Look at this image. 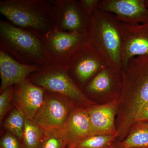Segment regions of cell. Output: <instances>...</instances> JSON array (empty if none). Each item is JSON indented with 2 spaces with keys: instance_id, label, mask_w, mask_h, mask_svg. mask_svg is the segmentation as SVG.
Here are the masks:
<instances>
[{
  "instance_id": "13",
  "label": "cell",
  "mask_w": 148,
  "mask_h": 148,
  "mask_svg": "<svg viewBox=\"0 0 148 148\" xmlns=\"http://www.w3.org/2000/svg\"><path fill=\"white\" fill-rule=\"evenodd\" d=\"M40 66L21 63L0 50L1 93L8 88L24 82Z\"/></svg>"
},
{
  "instance_id": "5",
  "label": "cell",
  "mask_w": 148,
  "mask_h": 148,
  "mask_svg": "<svg viewBox=\"0 0 148 148\" xmlns=\"http://www.w3.org/2000/svg\"><path fill=\"white\" fill-rule=\"evenodd\" d=\"M28 79L47 91L56 93L73 102L88 105L85 94L72 79L65 67L55 64L40 66Z\"/></svg>"
},
{
  "instance_id": "12",
  "label": "cell",
  "mask_w": 148,
  "mask_h": 148,
  "mask_svg": "<svg viewBox=\"0 0 148 148\" xmlns=\"http://www.w3.org/2000/svg\"><path fill=\"white\" fill-rule=\"evenodd\" d=\"M46 90L27 79L14 86L13 100L25 118L34 120L44 101Z\"/></svg>"
},
{
  "instance_id": "7",
  "label": "cell",
  "mask_w": 148,
  "mask_h": 148,
  "mask_svg": "<svg viewBox=\"0 0 148 148\" xmlns=\"http://www.w3.org/2000/svg\"><path fill=\"white\" fill-rule=\"evenodd\" d=\"M73 104L66 97L46 90L44 101L33 121L43 133L57 132L73 109Z\"/></svg>"
},
{
  "instance_id": "1",
  "label": "cell",
  "mask_w": 148,
  "mask_h": 148,
  "mask_svg": "<svg viewBox=\"0 0 148 148\" xmlns=\"http://www.w3.org/2000/svg\"><path fill=\"white\" fill-rule=\"evenodd\" d=\"M121 74L123 109L117 131L120 136L127 132L138 112L148 104V55L131 58Z\"/></svg>"
},
{
  "instance_id": "28",
  "label": "cell",
  "mask_w": 148,
  "mask_h": 148,
  "mask_svg": "<svg viewBox=\"0 0 148 148\" xmlns=\"http://www.w3.org/2000/svg\"><path fill=\"white\" fill-rule=\"evenodd\" d=\"M67 148H75V147H71V146H69Z\"/></svg>"
},
{
  "instance_id": "6",
  "label": "cell",
  "mask_w": 148,
  "mask_h": 148,
  "mask_svg": "<svg viewBox=\"0 0 148 148\" xmlns=\"http://www.w3.org/2000/svg\"><path fill=\"white\" fill-rule=\"evenodd\" d=\"M107 67L90 41L77 50L65 66L70 76L81 89L97 74Z\"/></svg>"
},
{
  "instance_id": "14",
  "label": "cell",
  "mask_w": 148,
  "mask_h": 148,
  "mask_svg": "<svg viewBox=\"0 0 148 148\" xmlns=\"http://www.w3.org/2000/svg\"><path fill=\"white\" fill-rule=\"evenodd\" d=\"M56 132L64 138L68 146L73 147L90 136L87 108L73 109L65 124Z\"/></svg>"
},
{
  "instance_id": "23",
  "label": "cell",
  "mask_w": 148,
  "mask_h": 148,
  "mask_svg": "<svg viewBox=\"0 0 148 148\" xmlns=\"http://www.w3.org/2000/svg\"><path fill=\"white\" fill-rule=\"evenodd\" d=\"M0 148H24L23 143L16 136L8 132L1 138Z\"/></svg>"
},
{
  "instance_id": "22",
  "label": "cell",
  "mask_w": 148,
  "mask_h": 148,
  "mask_svg": "<svg viewBox=\"0 0 148 148\" xmlns=\"http://www.w3.org/2000/svg\"><path fill=\"white\" fill-rule=\"evenodd\" d=\"M14 86L8 88L0 95V120L1 121L10 109L13 99Z\"/></svg>"
},
{
  "instance_id": "21",
  "label": "cell",
  "mask_w": 148,
  "mask_h": 148,
  "mask_svg": "<svg viewBox=\"0 0 148 148\" xmlns=\"http://www.w3.org/2000/svg\"><path fill=\"white\" fill-rule=\"evenodd\" d=\"M68 147L64 138L56 132L44 133L38 148H67Z\"/></svg>"
},
{
  "instance_id": "24",
  "label": "cell",
  "mask_w": 148,
  "mask_h": 148,
  "mask_svg": "<svg viewBox=\"0 0 148 148\" xmlns=\"http://www.w3.org/2000/svg\"><path fill=\"white\" fill-rule=\"evenodd\" d=\"M77 1L82 11L88 16H90L98 8L99 0H79Z\"/></svg>"
},
{
  "instance_id": "26",
  "label": "cell",
  "mask_w": 148,
  "mask_h": 148,
  "mask_svg": "<svg viewBox=\"0 0 148 148\" xmlns=\"http://www.w3.org/2000/svg\"><path fill=\"white\" fill-rule=\"evenodd\" d=\"M109 148H123L122 147H121V146L120 145L119 143H118L117 144H114V145L112 146V147H110Z\"/></svg>"
},
{
  "instance_id": "10",
  "label": "cell",
  "mask_w": 148,
  "mask_h": 148,
  "mask_svg": "<svg viewBox=\"0 0 148 148\" xmlns=\"http://www.w3.org/2000/svg\"><path fill=\"white\" fill-rule=\"evenodd\" d=\"M121 27L123 69L131 58L148 55V22L134 24L121 22Z\"/></svg>"
},
{
  "instance_id": "16",
  "label": "cell",
  "mask_w": 148,
  "mask_h": 148,
  "mask_svg": "<svg viewBox=\"0 0 148 148\" xmlns=\"http://www.w3.org/2000/svg\"><path fill=\"white\" fill-rule=\"evenodd\" d=\"M122 84L121 73H116L107 67L97 74L83 89L90 95L121 93Z\"/></svg>"
},
{
  "instance_id": "3",
  "label": "cell",
  "mask_w": 148,
  "mask_h": 148,
  "mask_svg": "<svg viewBox=\"0 0 148 148\" xmlns=\"http://www.w3.org/2000/svg\"><path fill=\"white\" fill-rule=\"evenodd\" d=\"M121 22L112 14L96 9L89 18V41L108 68L117 73L122 70Z\"/></svg>"
},
{
  "instance_id": "20",
  "label": "cell",
  "mask_w": 148,
  "mask_h": 148,
  "mask_svg": "<svg viewBox=\"0 0 148 148\" xmlns=\"http://www.w3.org/2000/svg\"><path fill=\"white\" fill-rule=\"evenodd\" d=\"M116 135H91L75 146V148H109L114 145Z\"/></svg>"
},
{
  "instance_id": "25",
  "label": "cell",
  "mask_w": 148,
  "mask_h": 148,
  "mask_svg": "<svg viewBox=\"0 0 148 148\" xmlns=\"http://www.w3.org/2000/svg\"><path fill=\"white\" fill-rule=\"evenodd\" d=\"M145 121H148V104L138 112L135 116L134 123Z\"/></svg>"
},
{
  "instance_id": "2",
  "label": "cell",
  "mask_w": 148,
  "mask_h": 148,
  "mask_svg": "<svg viewBox=\"0 0 148 148\" xmlns=\"http://www.w3.org/2000/svg\"><path fill=\"white\" fill-rule=\"evenodd\" d=\"M0 50L25 64L43 66L53 63L44 36L7 20L0 21Z\"/></svg>"
},
{
  "instance_id": "17",
  "label": "cell",
  "mask_w": 148,
  "mask_h": 148,
  "mask_svg": "<svg viewBox=\"0 0 148 148\" xmlns=\"http://www.w3.org/2000/svg\"><path fill=\"white\" fill-rule=\"evenodd\" d=\"M119 144L123 148H148V125L137 126Z\"/></svg>"
},
{
  "instance_id": "11",
  "label": "cell",
  "mask_w": 148,
  "mask_h": 148,
  "mask_svg": "<svg viewBox=\"0 0 148 148\" xmlns=\"http://www.w3.org/2000/svg\"><path fill=\"white\" fill-rule=\"evenodd\" d=\"M98 8L112 14L122 23L135 24L148 22L145 0H101Z\"/></svg>"
},
{
  "instance_id": "15",
  "label": "cell",
  "mask_w": 148,
  "mask_h": 148,
  "mask_svg": "<svg viewBox=\"0 0 148 148\" xmlns=\"http://www.w3.org/2000/svg\"><path fill=\"white\" fill-rule=\"evenodd\" d=\"M117 102L113 101L87 108L90 121V135L118 136L115 125Z\"/></svg>"
},
{
  "instance_id": "19",
  "label": "cell",
  "mask_w": 148,
  "mask_h": 148,
  "mask_svg": "<svg viewBox=\"0 0 148 148\" xmlns=\"http://www.w3.org/2000/svg\"><path fill=\"white\" fill-rule=\"evenodd\" d=\"M25 119L23 113L15 106L6 119L3 124L8 132L16 136L22 143Z\"/></svg>"
},
{
  "instance_id": "8",
  "label": "cell",
  "mask_w": 148,
  "mask_h": 148,
  "mask_svg": "<svg viewBox=\"0 0 148 148\" xmlns=\"http://www.w3.org/2000/svg\"><path fill=\"white\" fill-rule=\"evenodd\" d=\"M47 50L52 63L65 67L69 58L89 41L88 34L51 30L44 36Z\"/></svg>"
},
{
  "instance_id": "27",
  "label": "cell",
  "mask_w": 148,
  "mask_h": 148,
  "mask_svg": "<svg viewBox=\"0 0 148 148\" xmlns=\"http://www.w3.org/2000/svg\"><path fill=\"white\" fill-rule=\"evenodd\" d=\"M146 5L148 8V0H145Z\"/></svg>"
},
{
  "instance_id": "18",
  "label": "cell",
  "mask_w": 148,
  "mask_h": 148,
  "mask_svg": "<svg viewBox=\"0 0 148 148\" xmlns=\"http://www.w3.org/2000/svg\"><path fill=\"white\" fill-rule=\"evenodd\" d=\"M44 133L34 121L25 118L22 143L24 148H38Z\"/></svg>"
},
{
  "instance_id": "4",
  "label": "cell",
  "mask_w": 148,
  "mask_h": 148,
  "mask_svg": "<svg viewBox=\"0 0 148 148\" xmlns=\"http://www.w3.org/2000/svg\"><path fill=\"white\" fill-rule=\"evenodd\" d=\"M0 13L16 27L44 36L53 29V6L51 1L2 0Z\"/></svg>"
},
{
  "instance_id": "9",
  "label": "cell",
  "mask_w": 148,
  "mask_h": 148,
  "mask_svg": "<svg viewBox=\"0 0 148 148\" xmlns=\"http://www.w3.org/2000/svg\"><path fill=\"white\" fill-rule=\"evenodd\" d=\"M53 6V29L87 34L89 18L76 0L51 1Z\"/></svg>"
}]
</instances>
